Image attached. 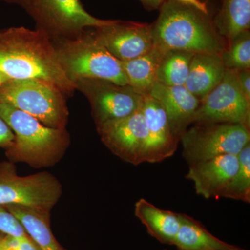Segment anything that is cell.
Listing matches in <instances>:
<instances>
[{
    "label": "cell",
    "instance_id": "277c9868",
    "mask_svg": "<svg viewBox=\"0 0 250 250\" xmlns=\"http://www.w3.org/2000/svg\"><path fill=\"white\" fill-rule=\"evenodd\" d=\"M52 41L62 70L75 84L81 79L90 78L128 85L121 62L97 39L93 28L74 37Z\"/></svg>",
    "mask_w": 250,
    "mask_h": 250
},
{
    "label": "cell",
    "instance_id": "30bf717a",
    "mask_svg": "<svg viewBox=\"0 0 250 250\" xmlns=\"http://www.w3.org/2000/svg\"><path fill=\"white\" fill-rule=\"evenodd\" d=\"M229 123L250 128V102L242 93L236 72L226 70L223 80L200 101L192 124Z\"/></svg>",
    "mask_w": 250,
    "mask_h": 250
},
{
    "label": "cell",
    "instance_id": "d6986e66",
    "mask_svg": "<svg viewBox=\"0 0 250 250\" xmlns=\"http://www.w3.org/2000/svg\"><path fill=\"white\" fill-rule=\"evenodd\" d=\"M4 207L22 224L27 234L41 250H63L49 227V213L17 205Z\"/></svg>",
    "mask_w": 250,
    "mask_h": 250
},
{
    "label": "cell",
    "instance_id": "484cf974",
    "mask_svg": "<svg viewBox=\"0 0 250 250\" xmlns=\"http://www.w3.org/2000/svg\"><path fill=\"white\" fill-rule=\"evenodd\" d=\"M0 250H41L34 241L27 236L23 238L0 236Z\"/></svg>",
    "mask_w": 250,
    "mask_h": 250
},
{
    "label": "cell",
    "instance_id": "d4e9b609",
    "mask_svg": "<svg viewBox=\"0 0 250 250\" xmlns=\"http://www.w3.org/2000/svg\"><path fill=\"white\" fill-rule=\"evenodd\" d=\"M0 232L15 238L29 236L22 224L4 206H0Z\"/></svg>",
    "mask_w": 250,
    "mask_h": 250
},
{
    "label": "cell",
    "instance_id": "6da1fadb",
    "mask_svg": "<svg viewBox=\"0 0 250 250\" xmlns=\"http://www.w3.org/2000/svg\"><path fill=\"white\" fill-rule=\"evenodd\" d=\"M0 72L10 80H39L72 95L76 85L59 64L53 42L43 31L24 27L0 30Z\"/></svg>",
    "mask_w": 250,
    "mask_h": 250
},
{
    "label": "cell",
    "instance_id": "5bb4252c",
    "mask_svg": "<svg viewBox=\"0 0 250 250\" xmlns=\"http://www.w3.org/2000/svg\"><path fill=\"white\" fill-rule=\"evenodd\" d=\"M238 167V155L219 156L189 165L186 178L193 182L197 195L218 199L223 197Z\"/></svg>",
    "mask_w": 250,
    "mask_h": 250
},
{
    "label": "cell",
    "instance_id": "5b68a950",
    "mask_svg": "<svg viewBox=\"0 0 250 250\" xmlns=\"http://www.w3.org/2000/svg\"><path fill=\"white\" fill-rule=\"evenodd\" d=\"M65 94L39 80H11L0 86V103L31 115L51 128L65 129L69 112Z\"/></svg>",
    "mask_w": 250,
    "mask_h": 250
},
{
    "label": "cell",
    "instance_id": "f1b7e54d",
    "mask_svg": "<svg viewBox=\"0 0 250 250\" xmlns=\"http://www.w3.org/2000/svg\"><path fill=\"white\" fill-rule=\"evenodd\" d=\"M140 2L147 11L159 9L165 0H139Z\"/></svg>",
    "mask_w": 250,
    "mask_h": 250
},
{
    "label": "cell",
    "instance_id": "f546056e",
    "mask_svg": "<svg viewBox=\"0 0 250 250\" xmlns=\"http://www.w3.org/2000/svg\"><path fill=\"white\" fill-rule=\"evenodd\" d=\"M178 1H182L185 4L191 5L194 7L201 10L203 12L210 13L207 2L202 1V0H178Z\"/></svg>",
    "mask_w": 250,
    "mask_h": 250
},
{
    "label": "cell",
    "instance_id": "ffe728a7",
    "mask_svg": "<svg viewBox=\"0 0 250 250\" xmlns=\"http://www.w3.org/2000/svg\"><path fill=\"white\" fill-rule=\"evenodd\" d=\"M213 19L218 34L230 42L250 31V0H221V6Z\"/></svg>",
    "mask_w": 250,
    "mask_h": 250
},
{
    "label": "cell",
    "instance_id": "d6a6232c",
    "mask_svg": "<svg viewBox=\"0 0 250 250\" xmlns=\"http://www.w3.org/2000/svg\"><path fill=\"white\" fill-rule=\"evenodd\" d=\"M228 250H246L242 249V248H239V247H237V248H234V249Z\"/></svg>",
    "mask_w": 250,
    "mask_h": 250
},
{
    "label": "cell",
    "instance_id": "44dd1931",
    "mask_svg": "<svg viewBox=\"0 0 250 250\" xmlns=\"http://www.w3.org/2000/svg\"><path fill=\"white\" fill-rule=\"evenodd\" d=\"M163 52L153 47L136 58L121 62L128 85L142 94H147L156 82V71Z\"/></svg>",
    "mask_w": 250,
    "mask_h": 250
},
{
    "label": "cell",
    "instance_id": "4dcf8cb0",
    "mask_svg": "<svg viewBox=\"0 0 250 250\" xmlns=\"http://www.w3.org/2000/svg\"><path fill=\"white\" fill-rule=\"evenodd\" d=\"M3 1L11 3V4L20 5V6H22V8L26 10L30 6L33 0H3Z\"/></svg>",
    "mask_w": 250,
    "mask_h": 250
},
{
    "label": "cell",
    "instance_id": "8992f818",
    "mask_svg": "<svg viewBox=\"0 0 250 250\" xmlns=\"http://www.w3.org/2000/svg\"><path fill=\"white\" fill-rule=\"evenodd\" d=\"M181 135L182 154L188 165L222 155H238L250 143V128L241 124H194Z\"/></svg>",
    "mask_w": 250,
    "mask_h": 250
},
{
    "label": "cell",
    "instance_id": "4316f807",
    "mask_svg": "<svg viewBox=\"0 0 250 250\" xmlns=\"http://www.w3.org/2000/svg\"><path fill=\"white\" fill-rule=\"evenodd\" d=\"M14 133L6 122L0 118V147L9 149L14 144Z\"/></svg>",
    "mask_w": 250,
    "mask_h": 250
},
{
    "label": "cell",
    "instance_id": "cb8c5ba5",
    "mask_svg": "<svg viewBox=\"0 0 250 250\" xmlns=\"http://www.w3.org/2000/svg\"><path fill=\"white\" fill-rule=\"evenodd\" d=\"M226 70L240 71L250 68V32L245 31L228 42L220 53Z\"/></svg>",
    "mask_w": 250,
    "mask_h": 250
},
{
    "label": "cell",
    "instance_id": "9a60e30c",
    "mask_svg": "<svg viewBox=\"0 0 250 250\" xmlns=\"http://www.w3.org/2000/svg\"><path fill=\"white\" fill-rule=\"evenodd\" d=\"M148 94L161 104L172 134L179 139L181 135L192 125L200 100L185 85H166L157 82Z\"/></svg>",
    "mask_w": 250,
    "mask_h": 250
},
{
    "label": "cell",
    "instance_id": "ba28073f",
    "mask_svg": "<svg viewBox=\"0 0 250 250\" xmlns=\"http://www.w3.org/2000/svg\"><path fill=\"white\" fill-rule=\"evenodd\" d=\"M62 193L58 179L48 172L21 177L11 166L0 167V206L21 205L49 213Z\"/></svg>",
    "mask_w": 250,
    "mask_h": 250
},
{
    "label": "cell",
    "instance_id": "8fae6325",
    "mask_svg": "<svg viewBox=\"0 0 250 250\" xmlns=\"http://www.w3.org/2000/svg\"><path fill=\"white\" fill-rule=\"evenodd\" d=\"M102 141L125 162H146L148 132L141 108L131 116L97 127Z\"/></svg>",
    "mask_w": 250,
    "mask_h": 250
},
{
    "label": "cell",
    "instance_id": "7a4b0ae2",
    "mask_svg": "<svg viewBox=\"0 0 250 250\" xmlns=\"http://www.w3.org/2000/svg\"><path fill=\"white\" fill-rule=\"evenodd\" d=\"M151 24L153 45L162 52L171 49L193 53L220 54L225 45L210 13L178 0H165Z\"/></svg>",
    "mask_w": 250,
    "mask_h": 250
},
{
    "label": "cell",
    "instance_id": "83f0119b",
    "mask_svg": "<svg viewBox=\"0 0 250 250\" xmlns=\"http://www.w3.org/2000/svg\"><path fill=\"white\" fill-rule=\"evenodd\" d=\"M238 84L242 93L247 100L250 102V70L236 71Z\"/></svg>",
    "mask_w": 250,
    "mask_h": 250
},
{
    "label": "cell",
    "instance_id": "1f68e13d",
    "mask_svg": "<svg viewBox=\"0 0 250 250\" xmlns=\"http://www.w3.org/2000/svg\"><path fill=\"white\" fill-rule=\"evenodd\" d=\"M10 80H10L9 77L5 75L2 72H0V86L5 84L6 82H9Z\"/></svg>",
    "mask_w": 250,
    "mask_h": 250
},
{
    "label": "cell",
    "instance_id": "836d02e7",
    "mask_svg": "<svg viewBox=\"0 0 250 250\" xmlns=\"http://www.w3.org/2000/svg\"><path fill=\"white\" fill-rule=\"evenodd\" d=\"M166 250V249H164V250Z\"/></svg>",
    "mask_w": 250,
    "mask_h": 250
},
{
    "label": "cell",
    "instance_id": "52a82bcc",
    "mask_svg": "<svg viewBox=\"0 0 250 250\" xmlns=\"http://www.w3.org/2000/svg\"><path fill=\"white\" fill-rule=\"evenodd\" d=\"M26 11L35 21L37 29L52 40L74 37L112 21L94 17L80 0H33Z\"/></svg>",
    "mask_w": 250,
    "mask_h": 250
},
{
    "label": "cell",
    "instance_id": "2e32d148",
    "mask_svg": "<svg viewBox=\"0 0 250 250\" xmlns=\"http://www.w3.org/2000/svg\"><path fill=\"white\" fill-rule=\"evenodd\" d=\"M225 72L220 54L195 53L185 86L201 101L221 82Z\"/></svg>",
    "mask_w": 250,
    "mask_h": 250
},
{
    "label": "cell",
    "instance_id": "e0dca14e",
    "mask_svg": "<svg viewBox=\"0 0 250 250\" xmlns=\"http://www.w3.org/2000/svg\"><path fill=\"white\" fill-rule=\"evenodd\" d=\"M134 213L148 234L162 244L173 246L180 227L179 213L161 209L141 198L135 204Z\"/></svg>",
    "mask_w": 250,
    "mask_h": 250
},
{
    "label": "cell",
    "instance_id": "ac0fdd59",
    "mask_svg": "<svg viewBox=\"0 0 250 250\" xmlns=\"http://www.w3.org/2000/svg\"><path fill=\"white\" fill-rule=\"evenodd\" d=\"M179 218L180 227L173 244L178 250H228L238 247L219 239L189 215L179 213Z\"/></svg>",
    "mask_w": 250,
    "mask_h": 250
},
{
    "label": "cell",
    "instance_id": "7c38bea8",
    "mask_svg": "<svg viewBox=\"0 0 250 250\" xmlns=\"http://www.w3.org/2000/svg\"><path fill=\"white\" fill-rule=\"evenodd\" d=\"M94 34L120 62H126L147 53L154 47L151 24L112 20L93 28Z\"/></svg>",
    "mask_w": 250,
    "mask_h": 250
},
{
    "label": "cell",
    "instance_id": "7402d4cb",
    "mask_svg": "<svg viewBox=\"0 0 250 250\" xmlns=\"http://www.w3.org/2000/svg\"><path fill=\"white\" fill-rule=\"evenodd\" d=\"M194 54L177 49L163 52L156 71V82L166 85H185Z\"/></svg>",
    "mask_w": 250,
    "mask_h": 250
},
{
    "label": "cell",
    "instance_id": "603a6c76",
    "mask_svg": "<svg viewBox=\"0 0 250 250\" xmlns=\"http://www.w3.org/2000/svg\"><path fill=\"white\" fill-rule=\"evenodd\" d=\"M238 167L223 197L250 202V143L238 154Z\"/></svg>",
    "mask_w": 250,
    "mask_h": 250
},
{
    "label": "cell",
    "instance_id": "9c48e42d",
    "mask_svg": "<svg viewBox=\"0 0 250 250\" xmlns=\"http://www.w3.org/2000/svg\"><path fill=\"white\" fill-rule=\"evenodd\" d=\"M75 85L89 101L97 127L131 116L142 104L144 94L129 85L90 78L77 80Z\"/></svg>",
    "mask_w": 250,
    "mask_h": 250
},
{
    "label": "cell",
    "instance_id": "3957f363",
    "mask_svg": "<svg viewBox=\"0 0 250 250\" xmlns=\"http://www.w3.org/2000/svg\"><path fill=\"white\" fill-rule=\"evenodd\" d=\"M0 118L14 133V144L6 149L11 161L34 167H47L58 162L70 144L66 129L48 127L7 104L0 103Z\"/></svg>",
    "mask_w": 250,
    "mask_h": 250
},
{
    "label": "cell",
    "instance_id": "4fadbf2b",
    "mask_svg": "<svg viewBox=\"0 0 250 250\" xmlns=\"http://www.w3.org/2000/svg\"><path fill=\"white\" fill-rule=\"evenodd\" d=\"M141 111L148 132L146 162H161L173 156L179 139L172 134L161 104L149 94H144Z\"/></svg>",
    "mask_w": 250,
    "mask_h": 250
}]
</instances>
